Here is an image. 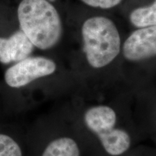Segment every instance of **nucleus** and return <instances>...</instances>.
<instances>
[{
	"label": "nucleus",
	"instance_id": "nucleus-1",
	"mask_svg": "<svg viewBox=\"0 0 156 156\" xmlns=\"http://www.w3.org/2000/svg\"><path fill=\"white\" fill-rule=\"evenodd\" d=\"M124 36L106 13H89L77 20L70 15L67 44L73 46L64 59L82 96L101 98L126 90L122 71Z\"/></svg>",
	"mask_w": 156,
	"mask_h": 156
},
{
	"label": "nucleus",
	"instance_id": "nucleus-2",
	"mask_svg": "<svg viewBox=\"0 0 156 156\" xmlns=\"http://www.w3.org/2000/svg\"><path fill=\"white\" fill-rule=\"evenodd\" d=\"M64 106L81 136L86 156H120L142 139L130 91L101 98L75 95Z\"/></svg>",
	"mask_w": 156,
	"mask_h": 156
},
{
	"label": "nucleus",
	"instance_id": "nucleus-3",
	"mask_svg": "<svg viewBox=\"0 0 156 156\" xmlns=\"http://www.w3.org/2000/svg\"><path fill=\"white\" fill-rule=\"evenodd\" d=\"M5 114H17L50 100L81 95L80 87L64 58L34 54L6 68L0 82Z\"/></svg>",
	"mask_w": 156,
	"mask_h": 156
},
{
	"label": "nucleus",
	"instance_id": "nucleus-4",
	"mask_svg": "<svg viewBox=\"0 0 156 156\" xmlns=\"http://www.w3.org/2000/svg\"><path fill=\"white\" fill-rule=\"evenodd\" d=\"M62 0H15V21L36 49L64 58L69 20Z\"/></svg>",
	"mask_w": 156,
	"mask_h": 156
},
{
	"label": "nucleus",
	"instance_id": "nucleus-5",
	"mask_svg": "<svg viewBox=\"0 0 156 156\" xmlns=\"http://www.w3.org/2000/svg\"><path fill=\"white\" fill-rule=\"evenodd\" d=\"M34 156H86L84 143L65 106L39 117L25 130Z\"/></svg>",
	"mask_w": 156,
	"mask_h": 156
},
{
	"label": "nucleus",
	"instance_id": "nucleus-6",
	"mask_svg": "<svg viewBox=\"0 0 156 156\" xmlns=\"http://www.w3.org/2000/svg\"><path fill=\"white\" fill-rule=\"evenodd\" d=\"M156 58V25L134 28L124 36L122 71L124 88L134 89L143 67Z\"/></svg>",
	"mask_w": 156,
	"mask_h": 156
},
{
	"label": "nucleus",
	"instance_id": "nucleus-7",
	"mask_svg": "<svg viewBox=\"0 0 156 156\" xmlns=\"http://www.w3.org/2000/svg\"><path fill=\"white\" fill-rule=\"evenodd\" d=\"M36 50L30 39L19 28L7 35H0V64L4 66L22 61Z\"/></svg>",
	"mask_w": 156,
	"mask_h": 156
},
{
	"label": "nucleus",
	"instance_id": "nucleus-8",
	"mask_svg": "<svg viewBox=\"0 0 156 156\" xmlns=\"http://www.w3.org/2000/svg\"><path fill=\"white\" fill-rule=\"evenodd\" d=\"M25 145L24 129L0 122V156H25Z\"/></svg>",
	"mask_w": 156,
	"mask_h": 156
},
{
	"label": "nucleus",
	"instance_id": "nucleus-9",
	"mask_svg": "<svg viewBox=\"0 0 156 156\" xmlns=\"http://www.w3.org/2000/svg\"><path fill=\"white\" fill-rule=\"evenodd\" d=\"M132 28H140L156 25V0L151 5L134 7L127 16Z\"/></svg>",
	"mask_w": 156,
	"mask_h": 156
},
{
	"label": "nucleus",
	"instance_id": "nucleus-10",
	"mask_svg": "<svg viewBox=\"0 0 156 156\" xmlns=\"http://www.w3.org/2000/svg\"><path fill=\"white\" fill-rule=\"evenodd\" d=\"M84 6L96 11H108L116 8L124 0H79Z\"/></svg>",
	"mask_w": 156,
	"mask_h": 156
},
{
	"label": "nucleus",
	"instance_id": "nucleus-11",
	"mask_svg": "<svg viewBox=\"0 0 156 156\" xmlns=\"http://www.w3.org/2000/svg\"><path fill=\"white\" fill-rule=\"evenodd\" d=\"M120 156H156V155L147 147L137 145Z\"/></svg>",
	"mask_w": 156,
	"mask_h": 156
},
{
	"label": "nucleus",
	"instance_id": "nucleus-12",
	"mask_svg": "<svg viewBox=\"0 0 156 156\" xmlns=\"http://www.w3.org/2000/svg\"><path fill=\"white\" fill-rule=\"evenodd\" d=\"M5 114L3 110V106H2V98H1V95H0V122H2L3 119V115Z\"/></svg>",
	"mask_w": 156,
	"mask_h": 156
},
{
	"label": "nucleus",
	"instance_id": "nucleus-13",
	"mask_svg": "<svg viewBox=\"0 0 156 156\" xmlns=\"http://www.w3.org/2000/svg\"><path fill=\"white\" fill-rule=\"evenodd\" d=\"M155 110H156V106H155Z\"/></svg>",
	"mask_w": 156,
	"mask_h": 156
}]
</instances>
